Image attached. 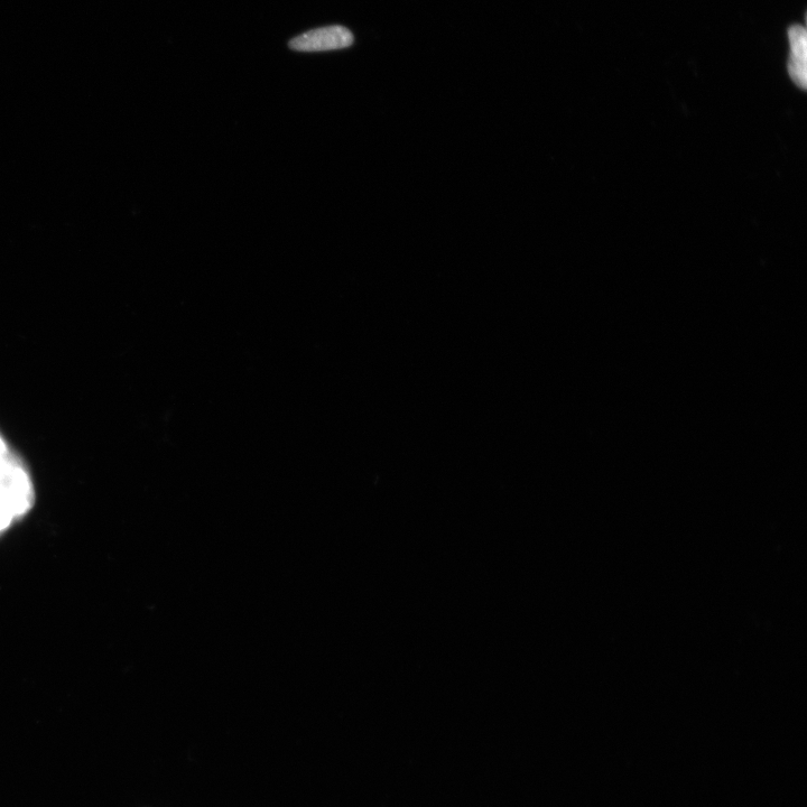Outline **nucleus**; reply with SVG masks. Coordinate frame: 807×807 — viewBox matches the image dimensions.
Here are the masks:
<instances>
[{"label": "nucleus", "instance_id": "f257e3e1", "mask_svg": "<svg viewBox=\"0 0 807 807\" xmlns=\"http://www.w3.org/2000/svg\"><path fill=\"white\" fill-rule=\"evenodd\" d=\"M35 505V490L26 468L15 457L7 478L0 482V538L23 521Z\"/></svg>", "mask_w": 807, "mask_h": 807}, {"label": "nucleus", "instance_id": "f03ea898", "mask_svg": "<svg viewBox=\"0 0 807 807\" xmlns=\"http://www.w3.org/2000/svg\"><path fill=\"white\" fill-rule=\"evenodd\" d=\"M354 44V35L343 26H328L306 32L290 42L298 52H326L347 49Z\"/></svg>", "mask_w": 807, "mask_h": 807}, {"label": "nucleus", "instance_id": "7ed1b4c3", "mask_svg": "<svg viewBox=\"0 0 807 807\" xmlns=\"http://www.w3.org/2000/svg\"><path fill=\"white\" fill-rule=\"evenodd\" d=\"M791 55L788 60V73L795 85L802 90L807 87V33L805 27L795 25L788 31Z\"/></svg>", "mask_w": 807, "mask_h": 807}, {"label": "nucleus", "instance_id": "20e7f679", "mask_svg": "<svg viewBox=\"0 0 807 807\" xmlns=\"http://www.w3.org/2000/svg\"><path fill=\"white\" fill-rule=\"evenodd\" d=\"M8 454H9V450H8L7 444L4 441V439L2 438V435H0V457H6V456H8Z\"/></svg>", "mask_w": 807, "mask_h": 807}]
</instances>
